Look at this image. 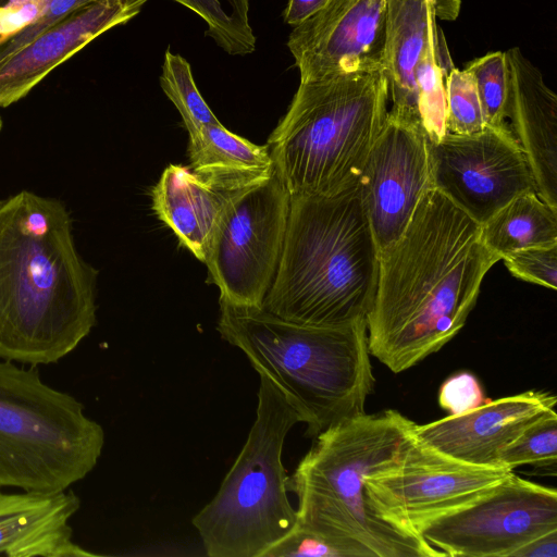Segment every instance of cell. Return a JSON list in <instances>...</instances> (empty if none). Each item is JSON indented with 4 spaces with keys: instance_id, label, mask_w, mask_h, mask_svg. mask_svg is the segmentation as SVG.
I'll list each match as a JSON object with an SVG mask.
<instances>
[{
    "instance_id": "obj_25",
    "label": "cell",
    "mask_w": 557,
    "mask_h": 557,
    "mask_svg": "<svg viewBox=\"0 0 557 557\" xmlns=\"http://www.w3.org/2000/svg\"><path fill=\"white\" fill-rule=\"evenodd\" d=\"M557 461V413L549 410L502 449L498 463L510 470L531 465L555 469Z\"/></svg>"
},
{
    "instance_id": "obj_22",
    "label": "cell",
    "mask_w": 557,
    "mask_h": 557,
    "mask_svg": "<svg viewBox=\"0 0 557 557\" xmlns=\"http://www.w3.org/2000/svg\"><path fill=\"white\" fill-rule=\"evenodd\" d=\"M484 245L500 260L506 255L535 246L557 244V209L535 190L523 193L481 225Z\"/></svg>"
},
{
    "instance_id": "obj_23",
    "label": "cell",
    "mask_w": 557,
    "mask_h": 557,
    "mask_svg": "<svg viewBox=\"0 0 557 557\" xmlns=\"http://www.w3.org/2000/svg\"><path fill=\"white\" fill-rule=\"evenodd\" d=\"M190 9L207 24V36L225 52L245 55L256 49L249 24V0H173Z\"/></svg>"
},
{
    "instance_id": "obj_2",
    "label": "cell",
    "mask_w": 557,
    "mask_h": 557,
    "mask_svg": "<svg viewBox=\"0 0 557 557\" xmlns=\"http://www.w3.org/2000/svg\"><path fill=\"white\" fill-rule=\"evenodd\" d=\"M97 270L65 205L22 190L0 201V359L57 363L97 322Z\"/></svg>"
},
{
    "instance_id": "obj_31",
    "label": "cell",
    "mask_w": 557,
    "mask_h": 557,
    "mask_svg": "<svg viewBox=\"0 0 557 557\" xmlns=\"http://www.w3.org/2000/svg\"><path fill=\"white\" fill-rule=\"evenodd\" d=\"M263 557H342L341 554L315 534L297 525Z\"/></svg>"
},
{
    "instance_id": "obj_14",
    "label": "cell",
    "mask_w": 557,
    "mask_h": 557,
    "mask_svg": "<svg viewBox=\"0 0 557 557\" xmlns=\"http://www.w3.org/2000/svg\"><path fill=\"white\" fill-rule=\"evenodd\" d=\"M387 14L388 0H329L288 36L300 82L383 69Z\"/></svg>"
},
{
    "instance_id": "obj_13",
    "label": "cell",
    "mask_w": 557,
    "mask_h": 557,
    "mask_svg": "<svg viewBox=\"0 0 557 557\" xmlns=\"http://www.w3.org/2000/svg\"><path fill=\"white\" fill-rule=\"evenodd\" d=\"M358 187L381 252L401 235L420 198L432 187L423 127L388 110Z\"/></svg>"
},
{
    "instance_id": "obj_9",
    "label": "cell",
    "mask_w": 557,
    "mask_h": 557,
    "mask_svg": "<svg viewBox=\"0 0 557 557\" xmlns=\"http://www.w3.org/2000/svg\"><path fill=\"white\" fill-rule=\"evenodd\" d=\"M289 206L290 194L275 170L227 199L202 261L220 300L262 307L281 258Z\"/></svg>"
},
{
    "instance_id": "obj_30",
    "label": "cell",
    "mask_w": 557,
    "mask_h": 557,
    "mask_svg": "<svg viewBox=\"0 0 557 557\" xmlns=\"http://www.w3.org/2000/svg\"><path fill=\"white\" fill-rule=\"evenodd\" d=\"M488 400L479 380L467 371L450 375L438 392V405L453 416L466 413Z\"/></svg>"
},
{
    "instance_id": "obj_24",
    "label": "cell",
    "mask_w": 557,
    "mask_h": 557,
    "mask_svg": "<svg viewBox=\"0 0 557 557\" xmlns=\"http://www.w3.org/2000/svg\"><path fill=\"white\" fill-rule=\"evenodd\" d=\"M160 85L178 110L188 135L206 125L220 122L200 95L189 63L169 49L164 55Z\"/></svg>"
},
{
    "instance_id": "obj_26",
    "label": "cell",
    "mask_w": 557,
    "mask_h": 557,
    "mask_svg": "<svg viewBox=\"0 0 557 557\" xmlns=\"http://www.w3.org/2000/svg\"><path fill=\"white\" fill-rule=\"evenodd\" d=\"M465 70L473 77L486 126L509 125L506 121L509 77L505 52L494 51L474 59Z\"/></svg>"
},
{
    "instance_id": "obj_6",
    "label": "cell",
    "mask_w": 557,
    "mask_h": 557,
    "mask_svg": "<svg viewBox=\"0 0 557 557\" xmlns=\"http://www.w3.org/2000/svg\"><path fill=\"white\" fill-rule=\"evenodd\" d=\"M388 100L383 69L300 82L267 144L290 196H333L357 186Z\"/></svg>"
},
{
    "instance_id": "obj_18",
    "label": "cell",
    "mask_w": 557,
    "mask_h": 557,
    "mask_svg": "<svg viewBox=\"0 0 557 557\" xmlns=\"http://www.w3.org/2000/svg\"><path fill=\"white\" fill-rule=\"evenodd\" d=\"M0 487V555L9 557H94L73 541L70 520L81 499L72 490L57 493Z\"/></svg>"
},
{
    "instance_id": "obj_12",
    "label": "cell",
    "mask_w": 557,
    "mask_h": 557,
    "mask_svg": "<svg viewBox=\"0 0 557 557\" xmlns=\"http://www.w3.org/2000/svg\"><path fill=\"white\" fill-rule=\"evenodd\" d=\"M429 159L432 187L481 225L515 197L536 191L509 125L471 135L446 133L429 141Z\"/></svg>"
},
{
    "instance_id": "obj_35",
    "label": "cell",
    "mask_w": 557,
    "mask_h": 557,
    "mask_svg": "<svg viewBox=\"0 0 557 557\" xmlns=\"http://www.w3.org/2000/svg\"><path fill=\"white\" fill-rule=\"evenodd\" d=\"M8 0H0V7L4 4Z\"/></svg>"
},
{
    "instance_id": "obj_19",
    "label": "cell",
    "mask_w": 557,
    "mask_h": 557,
    "mask_svg": "<svg viewBox=\"0 0 557 557\" xmlns=\"http://www.w3.org/2000/svg\"><path fill=\"white\" fill-rule=\"evenodd\" d=\"M460 4V0H388L383 71L388 83L391 113L421 125L414 73L422 55L442 32L437 20H455Z\"/></svg>"
},
{
    "instance_id": "obj_17",
    "label": "cell",
    "mask_w": 557,
    "mask_h": 557,
    "mask_svg": "<svg viewBox=\"0 0 557 557\" xmlns=\"http://www.w3.org/2000/svg\"><path fill=\"white\" fill-rule=\"evenodd\" d=\"M509 92L506 117L531 168L536 191L557 209V96L518 47L505 51Z\"/></svg>"
},
{
    "instance_id": "obj_15",
    "label": "cell",
    "mask_w": 557,
    "mask_h": 557,
    "mask_svg": "<svg viewBox=\"0 0 557 557\" xmlns=\"http://www.w3.org/2000/svg\"><path fill=\"white\" fill-rule=\"evenodd\" d=\"M557 398L548 392L527 391L488 400L466 413L412 426L428 446L450 458L481 467H502L498 456L524 429L549 410ZM506 468V467H505Z\"/></svg>"
},
{
    "instance_id": "obj_21",
    "label": "cell",
    "mask_w": 557,
    "mask_h": 557,
    "mask_svg": "<svg viewBox=\"0 0 557 557\" xmlns=\"http://www.w3.org/2000/svg\"><path fill=\"white\" fill-rule=\"evenodd\" d=\"M187 152L195 174L227 191L255 184L274 172L268 145H256L220 122L190 134Z\"/></svg>"
},
{
    "instance_id": "obj_34",
    "label": "cell",
    "mask_w": 557,
    "mask_h": 557,
    "mask_svg": "<svg viewBox=\"0 0 557 557\" xmlns=\"http://www.w3.org/2000/svg\"><path fill=\"white\" fill-rule=\"evenodd\" d=\"M2 126H3V122H2V119H1V116H0V132H1V129H2Z\"/></svg>"
},
{
    "instance_id": "obj_3",
    "label": "cell",
    "mask_w": 557,
    "mask_h": 557,
    "mask_svg": "<svg viewBox=\"0 0 557 557\" xmlns=\"http://www.w3.org/2000/svg\"><path fill=\"white\" fill-rule=\"evenodd\" d=\"M414 422L399 411L341 421L313 440L288 479L298 499L297 527L342 557H443L421 535L380 517L368 504V475L395 462Z\"/></svg>"
},
{
    "instance_id": "obj_11",
    "label": "cell",
    "mask_w": 557,
    "mask_h": 557,
    "mask_svg": "<svg viewBox=\"0 0 557 557\" xmlns=\"http://www.w3.org/2000/svg\"><path fill=\"white\" fill-rule=\"evenodd\" d=\"M553 530H557V491L512 471L490 493L431 521L419 534L444 556L511 557Z\"/></svg>"
},
{
    "instance_id": "obj_7",
    "label": "cell",
    "mask_w": 557,
    "mask_h": 557,
    "mask_svg": "<svg viewBox=\"0 0 557 557\" xmlns=\"http://www.w3.org/2000/svg\"><path fill=\"white\" fill-rule=\"evenodd\" d=\"M301 418L260 376L256 420L215 496L191 520L210 557H263L297 525L282 453Z\"/></svg>"
},
{
    "instance_id": "obj_32",
    "label": "cell",
    "mask_w": 557,
    "mask_h": 557,
    "mask_svg": "<svg viewBox=\"0 0 557 557\" xmlns=\"http://www.w3.org/2000/svg\"><path fill=\"white\" fill-rule=\"evenodd\" d=\"M511 557H557V530L534 537L515 550Z\"/></svg>"
},
{
    "instance_id": "obj_29",
    "label": "cell",
    "mask_w": 557,
    "mask_h": 557,
    "mask_svg": "<svg viewBox=\"0 0 557 557\" xmlns=\"http://www.w3.org/2000/svg\"><path fill=\"white\" fill-rule=\"evenodd\" d=\"M94 1L97 0H42L33 20L0 37V59L24 47L50 26Z\"/></svg>"
},
{
    "instance_id": "obj_27",
    "label": "cell",
    "mask_w": 557,
    "mask_h": 557,
    "mask_svg": "<svg viewBox=\"0 0 557 557\" xmlns=\"http://www.w3.org/2000/svg\"><path fill=\"white\" fill-rule=\"evenodd\" d=\"M446 131L471 135L486 127L472 75L454 67L445 78Z\"/></svg>"
},
{
    "instance_id": "obj_28",
    "label": "cell",
    "mask_w": 557,
    "mask_h": 557,
    "mask_svg": "<svg viewBox=\"0 0 557 557\" xmlns=\"http://www.w3.org/2000/svg\"><path fill=\"white\" fill-rule=\"evenodd\" d=\"M502 260L515 277L556 290L557 244L520 249Z\"/></svg>"
},
{
    "instance_id": "obj_33",
    "label": "cell",
    "mask_w": 557,
    "mask_h": 557,
    "mask_svg": "<svg viewBox=\"0 0 557 557\" xmlns=\"http://www.w3.org/2000/svg\"><path fill=\"white\" fill-rule=\"evenodd\" d=\"M327 2L329 0H287L283 12L284 22L296 27L321 11Z\"/></svg>"
},
{
    "instance_id": "obj_4",
    "label": "cell",
    "mask_w": 557,
    "mask_h": 557,
    "mask_svg": "<svg viewBox=\"0 0 557 557\" xmlns=\"http://www.w3.org/2000/svg\"><path fill=\"white\" fill-rule=\"evenodd\" d=\"M379 265L358 185L333 196H290L281 258L262 308L318 327L366 320Z\"/></svg>"
},
{
    "instance_id": "obj_5",
    "label": "cell",
    "mask_w": 557,
    "mask_h": 557,
    "mask_svg": "<svg viewBox=\"0 0 557 557\" xmlns=\"http://www.w3.org/2000/svg\"><path fill=\"white\" fill-rule=\"evenodd\" d=\"M216 330L277 387L306 423L307 437L366 412L375 383L366 320L309 326L220 300Z\"/></svg>"
},
{
    "instance_id": "obj_16",
    "label": "cell",
    "mask_w": 557,
    "mask_h": 557,
    "mask_svg": "<svg viewBox=\"0 0 557 557\" xmlns=\"http://www.w3.org/2000/svg\"><path fill=\"white\" fill-rule=\"evenodd\" d=\"M146 2L94 1L0 59V108H7L27 96L52 70L96 37L135 17Z\"/></svg>"
},
{
    "instance_id": "obj_1",
    "label": "cell",
    "mask_w": 557,
    "mask_h": 557,
    "mask_svg": "<svg viewBox=\"0 0 557 557\" xmlns=\"http://www.w3.org/2000/svg\"><path fill=\"white\" fill-rule=\"evenodd\" d=\"M499 260L482 242L481 224L429 188L401 235L380 252L366 319L370 355L399 373L438 351L461 331Z\"/></svg>"
},
{
    "instance_id": "obj_8",
    "label": "cell",
    "mask_w": 557,
    "mask_h": 557,
    "mask_svg": "<svg viewBox=\"0 0 557 557\" xmlns=\"http://www.w3.org/2000/svg\"><path fill=\"white\" fill-rule=\"evenodd\" d=\"M104 431L69 393L46 384L37 366L0 359V487L57 493L97 466Z\"/></svg>"
},
{
    "instance_id": "obj_20",
    "label": "cell",
    "mask_w": 557,
    "mask_h": 557,
    "mask_svg": "<svg viewBox=\"0 0 557 557\" xmlns=\"http://www.w3.org/2000/svg\"><path fill=\"white\" fill-rule=\"evenodd\" d=\"M235 191L214 186L189 168L170 164L152 188V209L181 245L202 262L216 220Z\"/></svg>"
},
{
    "instance_id": "obj_10",
    "label": "cell",
    "mask_w": 557,
    "mask_h": 557,
    "mask_svg": "<svg viewBox=\"0 0 557 557\" xmlns=\"http://www.w3.org/2000/svg\"><path fill=\"white\" fill-rule=\"evenodd\" d=\"M511 472L450 458L421 442L411 430L398 459L367 476L366 497L380 517L419 534L431 521L490 493Z\"/></svg>"
}]
</instances>
